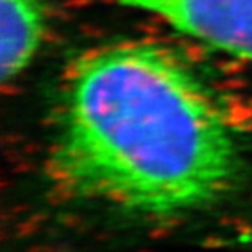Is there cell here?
I'll use <instances>...</instances> for the list:
<instances>
[{
	"mask_svg": "<svg viewBox=\"0 0 252 252\" xmlns=\"http://www.w3.org/2000/svg\"><path fill=\"white\" fill-rule=\"evenodd\" d=\"M241 172L233 122L174 49L120 39L70 63L48 159L64 196L172 218L221 201Z\"/></svg>",
	"mask_w": 252,
	"mask_h": 252,
	"instance_id": "6da1fadb",
	"label": "cell"
},
{
	"mask_svg": "<svg viewBox=\"0 0 252 252\" xmlns=\"http://www.w3.org/2000/svg\"><path fill=\"white\" fill-rule=\"evenodd\" d=\"M0 70L2 80L17 79L36 56L46 33V15L39 0H0Z\"/></svg>",
	"mask_w": 252,
	"mask_h": 252,
	"instance_id": "3957f363",
	"label": "cell"
},
{
	"mask_svg": "<svg viewBox=\"0 0 252 252\" xmlns=\"http://www.w3.org/2000/svg\"><path fill=\"white\" fill-rule=\"evenodd\" d=\"M162 20L182 34L252 61V0H103Z\"/></svg>",
	"mask_w": 252,
	"mask_h": 252,
	"instance_id": "7a4b0ae2",
	"label": "cell"
}]
</instances>
